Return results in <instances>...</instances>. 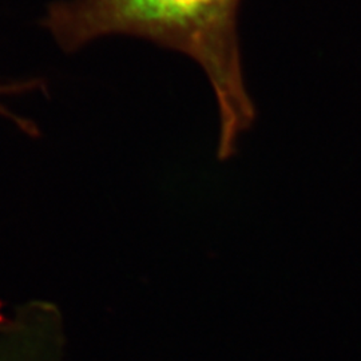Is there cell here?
Returning a JSON list of instances; mask_svg holds the SVG:
<instances>
[{"instance_id": "1", "label": "cell", "mask_w": 361, "mask_h": 361, "mask_svg": "<svg viewBox=\"0 0 361 361\" xmlns=\"http://www.w3.org/2000/svg\"><path fill=\"white\" fill-rule=\"evenodd\" d=\"M240 0H63L43 25L65 51L91 40L133 35L182 52L205 71L219 111L217 155L232 157L240 135L255 121L237 39Z\"/></svg>"}, {"instance_id": "2", "label": "cell", "mask_w": 361, "mask_h": 361, "mask_svg": "<svg viewBox=\"0 0 361 361\" xmlns=\"http://www.w3.org/2000/svg\"><path fill=\"white\" fill-rule=\"evenodd\" d=\"M40 86H42V82L39 79L15 82V83H10V85H0V97L1 95L23 94V92H28V91L37 90ZM0 116H3L6 119H10L18 129L20 130L22 133H25L28 137H31V138L39 137L38 126L35 123H32L27 118L15 114L10 109H7L4 104H0Z\"/></svg>"}, {"instance_id": "3", "label": "cell", "mask_w": 361, "mask_h": 361, "mask_svg": "<svg viewBox=\"0 0 361 361\" xmlns=\"http://www.w3.org/2000/svg\"><path fill=\"white\" fill-rule=\"evenodd\" d=\"M0 361H40L23 338L10 334L0 335Z\"/></svg>"}, {"instance_id": "4", "label": "cell", "mask_w": 361, "mask_h": 361, "mask_svg": "<svg viewBox=\"0 0 361 361\" xmlns=\"http://www.w3.org/2000/svg\"><path fill=\"white\" fill-rule=\"evenodd\" d=\"M8 322H10V319H4V320H0V331H3L7 325H8Z\"/></svg>"}]
</instances>
